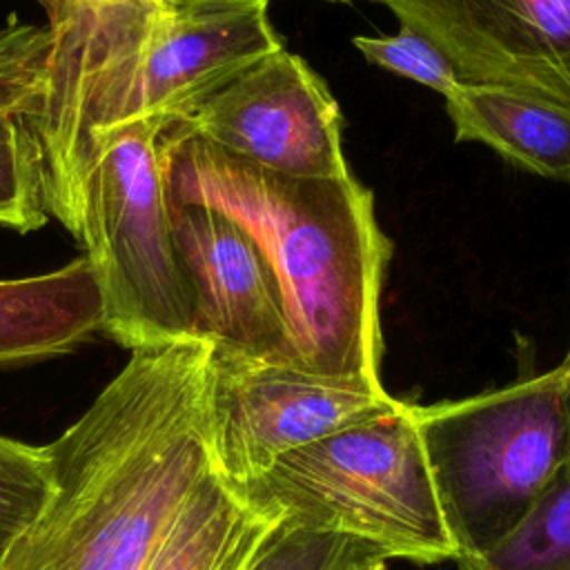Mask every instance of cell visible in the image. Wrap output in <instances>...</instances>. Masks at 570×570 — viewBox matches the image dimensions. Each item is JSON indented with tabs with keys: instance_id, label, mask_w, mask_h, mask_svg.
I'll list each match as a JSON object with an SVG mask.
<instances>
[{
	"instance_id": "obj_1",
	"label": "cell",
	"mask_w": 570,
	"mask_h": 570,
	"mask_svg": "<svg viewBox=\"0 0 570 570\" xmlns=\"http://www.w3.org/2000/svg\"><path fill=\"white\" fill-rule=\"evenodd\" d=\"M212 347L185 336L131 352L47 445L53 492L0 570H147L212 470Z\"/></svg>"
},
{
	"instance_id": "obj_2",
	"label": "cell",
	"mask_w": 570,
	"mask_h": 570,
	"mask_svg": "<svg viewBox=\"0 0 570 570\" xmlns=\"http://www.w3.org/2000/svg\"><path fill=\"white\" fill-rule=\"evenodd\" d=\"M169 200L212 207L243 227L272 267L294 367L381 383V292L390 240L374 198L354 176L301 178L263 169L169 127L163 136Z\"/></svg>"
},
{
	"instance_id": "obj_3",
	"label": "cell",
	"mask_w": 570,
	"mask_h": 570,
	"mask_svg": "<svg viewBox=\"0 0 570 570\" xmlns=\"http://www.w3.org/2000/svg\"><path fill=\"white\" fill-rule=\"evenodd\" d=\"M412 416L456 559L481 557L517 532L570 470L561 365L474 396L412 405Z\"/></svg>"
},
{
	"instance_id": "obj_4",
	"label": "cell",
	"mask_w": 570,
	"mask_h": 570,
	"mask_svg": "<svg viewBox=\"0 0 570 570\" xmlns=\"http://www.w3.org/2000/svg\"><path fill=\"white\" fill-rule=\"evenodd\" d=\"M236 494L285 525L356 537L390 559H456L407 403L287 452Z\"/></svg>"
},
{
	"instance_id": "obj_5",
	"label": "cell",
	"mask_w": 570,
	"mask_h": 570,
	"mask_svg": "<svg viewBox=\"0 0 570 570\" xmlns=\"http://www.w3.org/2000/svg\"><path fill=\"white\" fill-rule=\"evenodd\" d=\"M167 129L158 118L107 129L80 194L73 236L100 292V332L129 352L194 336V294L169 212Z\"/></svg>"
},
{
	"instance_id": "obj_6",
	"label": "cell",
	"mask_w": 570,
	"mask_h": 570,
	"mask_svg": "<svg viewBox=\"0 0 570 570\" xmlns=\"http://www.w3.org/2000/svg\"><path fill=\"white\" fill-rule=\"evenodd\" d=\"M187 0H56L45 94L29 127L42 154L47 212L71 234L100 136L125 122L163 18Z\"/></svg>"
},
{
	"instance_id": "obj_7",
	"label": "cell",
	"mask_w": 570,
	"mask_h": 570,
	"mask_svg": "<svg viewBox=\"0 0 570 570\" xmlns=\"http://www.w3.org/2000/svg\"><path fill=\"white\" fill-rule=\"evenodd\" d=\"M385 387L316 376L212 347L207 434L218 476L238 492L287 452L394 412Z\"/></svg>"
},
{
	"instance_id": "obj_8",
	"label": "cell",
	"mask_w": 570,
	"mask_h": 570,
	"mask_svg": "<svg viewBox=\"0 0 570 570\" xmlns=\"http://www.w3.org/2000/svg\"><path fill=\"white\" fill-rule=\"evenodd\" d=\"M174 127L276 174L352 176L336 100L323 78L285 47L245 69Z\"/></svg>"
},
{
	"instance_id": "obj_9",
	"label": "cell",
	"mask_w": 570,
	"mask_h": 570,
	"mask_svg": "<svg viewBox=\"0 0 570 570\" xmlns=\"http://www.w3.org/2000/svg\"><path fill=\"white\" fill-rule=\"evenodd\" d=\"M436 45L465 82L570 107V0H376Z\"/></svg>"
},
{
	"instance_id": "obj_10",
	"label": "cell",
	"mask_w": 570,
	"mask_h": 570,
	"mask_svg": "<svg viewBox=\"0 0 570 570\" xmlns=\"http://www.w3.org/2000/svg\"><path fill=\"white\" fill-rule=\"evenodd\" d=\"M178 256L194 294V336L252 358L294 365L278 281L229 216L169 200Z\"/></svg>"
},
{
	"instance_id": "obj_11",
	"label": "cell",
	"mask_w": 570,
	"mask_h": 570,
	"mask_svg": "<svg viewBox=\"0 0 570 570\" xmlns=\"http://www.w3.org/2000/svg\"><path fill=\"white\" fill-rule=\"evenodd\" d=\"M267 0H187L163 18L129 118L187 122L214 94L283 47Z\"/></svg>"
},
{
	"instance_id": "obj_12",
	"label": "cell",
	"mask_w": 570,
	"mask_h": 570,
	"mask_svg": "<svg viewBox=\"0 0 570 570\" xmlns=\"http://www.w3.org/2000/svg\"><path fill=\"white\" fill-rule=\"evenodd\" d=\"M100 292L85 256L0 281V370L73 352L100 332Z\"/></svg>"
},
{
	"instance_id": "obj_13",
	"label": "cell",
	"mask_w": 570,
	"mask_h": 570,
	"mask_svg": "<svg viewBox=\"0 0 570 570\" xmlns=\"http://www.w3.org/2000/svg\"><path fill=\"white\" fill-rule=\"evenodd\" d=\"M445 107L459 142H483L530 174L570 183V107L505 85L465 80Z\"/></svg>"
},
{
	"instance_id": "obj_14",
	"label": "cell",
	"mask_w": 570,
	"mask_h": 570,
	"mask_svg": "<svg viewBox=\"0 0 570 570\" xmlns=\"http://www.w3.org/2000/svg\"><path fill=\"white\" fill-rule=\"evenodd\" d=\"M276 523L247 505L212 463L147 570H245Z\"/></svg>"
},
{
	"instance_id": "obj_15",
	"label": "cell",
	"mask_w": 570,
	"mask_h": 570,
	"mask_svg": "<svg viewBox=\"0 0 570 570\" xmlns=\"http://www.w3.org/2000/svg\"><path fill=\"white\" fill-rule=\"evenodd\" d=\"M459 570H570V470L528 521L481 557L456 559Z\"/></svg>"
},
{
	"instance_id": "obj_16",
	"label": "cell",
	"mask_w": 570,
	"mask_h": 570,
	"mask_svg": "<svg viewBox=\"0 0 570 570\" xmlns=\"http://www.w3.org/2000/svg\"><path fill=\"white\" fill-rule=\"evenodd\" d=\"M387 561V552L370 541L278 521L245 570H372Z\"/></svg>"
},
{
	"instance_id": "obj_17",
	"label": "cell",
	"mask_w": 570,
	"mask_h": 570,
	"mask_svg": "<svg viewBox=\"0 0 570 570\" xmlns=\"http://www.w3.org/2000/svg\"><path fill=\"white\" fill-rule=\"evenodd\" d=\"M53 492L47 445L0 434V566Z\"/></svg>"
},
{
	"instance_id": "obj_18",
	"label": "cell",
	"mask_w": 570,
	"mask_h": 570,
	"mask_svg": "<svg viewBox=\"0 0 570 570\" xmlns=\"http://www.w3.org/2000/svg\"><path fill=\"white\" fill-rule=\"evenodd\" d=\"M47 216L38 140L27 120H0V227L27 234Z\"/></svg>"
},
{
	"instance_id": "obj_19",
	"label": "cell",
	"mask_w": 570,
	"mask_h": 570,
	"mask_svg": "<svg viewBox=\"0 0 570 570\" xmlns=\"http://www.w3.org/2000/svg\"><path fill=\"white\" fill-rule=\"evenodd\" d=\"M49 31L18 16L0 27V120H31L45 94Z\"/></svg>"
},
{
	"instance_id": "obj_20",
	"label": "cell",
	"mask_w": 570,
	"mask_h": 570,
	"mask_svg": "<svg viewBox=\"0 0 570 570\" xmlns=\"http://www.w3.org/2000/svg\"><path fill=\"white\" fill-rule=\"evenodd\" d=\"M352 45L381 69L410 78L448 98L461 82L448 56L419 31L401 24L392 36H356Z\"/></svg>"
},
{
	"instance_id": "obj_21",
	"label": "cell",
	"mask_w": 570,
	"mask_h": 570,
	"mask_svg": "<svg viewBox=\"0 0 570 570\" xmlns=\"http://www.w3.org/2000/svg\"><path fill=\"white\" fill-rule=\"evenodd\" d=\"M561 370H563V379H566V387H568V394H570V352L566 356V361L561 363Z\"/></svg>"
},
{
	"instance_id": "obj_22",
	"label": "cell",
	"mask_w": 570,
	"mask_h": 570,
	"mask_svg": "<svg viewBox=\"0 0 570 570\" xmlns=\"http://www.w3.org/2000/svg\"><path fill=\"white\" fill-rule=\"evenodd\" d=\"M38 2H40V4H42L47 11H49V9L53 7V2H56V0H38Z\"/></svg>"
},
{
	"instance_id": "obj_23",
	"label": "cell",
	"mask_w": 570,
	"mask_h": 570,
	"mask_svg": "<svg viewBox=\"0 0 570 570\" xmlns=\"http://www.w3.org/2000/svg\"><path fill=\"white\" fill-rule=\"evenodd\" d=\"M372 570H387V563H379V566H374Z\"/></svg>"
},
{
	"instance_id": "obj_24",
	"label": "cell",
	"mask_w": 570,
	"mask_h": 570,
	"mask_svg": "<svg viewBox=\"0 0 570 570\" xmlns=\"http://www.w3.org/2000/svg\"><path fill=\"white\" fill-rule=\"evenodd\" d=\"M269 2V0H267ZM334 2H350V0H334Z\"/></svg>"
}]
</instances>
